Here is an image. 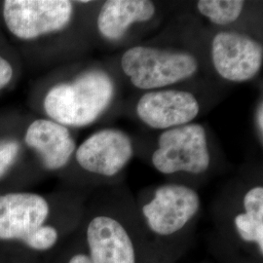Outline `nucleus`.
Returning <instances> with one entry per match:
<instances>
[{"mask_svg":"<svg viewBox=\"0 0 263 263\" xmlns=\"http://www.w3.org/2000/svg\"><path fill=\"white\" fill-rule=\"evenodd\" d=\"M115 95L112 77L103 69H90L68 83L53 87L44 99L51 120L64 126L84 127L110 106Z\"/></svg>","mask_w":263,"mask_h":263,"instance_id":"obj_1","label":"nucleus"},{"mask_svg":"<svg viewBox=\"0 0 263 263\" xmlns=\"http://www.w3.org/2000/svg\"><path fill=\"white\" fill-rule=\"evenodd\" d=\"M121 68L140 90L165 88L188 79L198 71L196 57L181 50L134 46L124 52Z\"/></svg>","mask_w":263,"mask_h":263,"instance_id":"obj_2","label":"nucleus"},{"mask_svg":"<svg viewBox=\"0 0 263 263\" xmlns=\"http://www.w3.org/2000/svg\"><path fill=\"white\" fill-rule=\"evenodd\" d=\"M151 162L160 173L170 175L179 172L199 175L211 164L205 128L198 123L162 132Z\"/></svg>","mask_w":263,"mask_h":263,"instance_id":"obj_3","label":"nucleus"},{"mask_svg":"<svg viewBox=\"0 0 263 263\" xmlns=\"http://www.w3.org/2000/svg\"><path fill=\"white\" fill-rule=\"evenodd\" d=\"M73 5L67 0H8L3 16L10 31L22 39H33L62 30L69 24Z\"/></svg>","mask_w":263,"mask_h":263,"instance_id":"obj_4","label":"nucleus"},{"mask_svg":"<svg viewBox=\"0 0 263 263\" xmlns=\"http://www.w3.org/2000/svg\"><path fill=\"white\" fill-rule=\"evenodd\" d=\"M211 58L217 74L230 82L252 80L261 69L262 44L238 31H219L212 40Z\"/></svg>","mask_w":263,"mask_h":263,"instance_id":"obj_5","label":"nucleus"},{"mask_svg":"<svg viewBox=\"0 0 263 263\" xmlns=\"http://www.w3.org/2000/svg\"><path fill=\"white\" fill-rule=\"evenodd\" d=\"M135 154L131 138L119 129L96 132L77 148L76 161L81 168L97 175L113 177L119 174Z\"/></svg>","mask_w":263,"mask_h":263,"instance_id":"obj_6","label":"nucleus"},{"mask_svg":"<svg viewBox=\"0 0 263 263\" xmlns=\"http://www.w3.org/2000/svg\"><path fill=\"white\" fill-rule=\"evenodd\" d=\"M200 199L192 188L166 184L158 188L155 196L142 207L151 230L159 235H171L184 227L197 214Z\"/></svg>","mask_w":263,"mask_h":263,"instance_id":"obj_7","label":"nucleus"},{"mask_svg":"<svg viewBox=\"0 0 263 263\" xmlns=\"http://www.w3.org/2000/svg\"><path fill=\"white\" fill-rule=\"evenodd\" d=\"M136 111L143 124L165 131L192 123L200 112V104L188 91L154 90L141 96Z\"/></svg>","mask_w":263,"mask_h":263,"instance_id":"obj_8","label":"nucleus"},{"mask_svg":"<svg viewBox=\"0 0 263 263\" xmlns=\"http://www.w3.org/2000/svg\"><path fill=\"white\" fill-rule=\"evenodd\" d=\"M48 215L47 201L37 194L0 195V240L23 242L43 226Z\"/></svg>","mask_w":263,"mask_h":263,"instance_id":"obj_9","label":"nucleus"},{"mask_svg":"<svg viewBox=\"0 0 263 263\" xmlns=\"http://www.w3.org/2000/svg\"><path fill=\"white\" fill-rule=\"evenodd\" d=\"M92 263H136L131 238L120 222L96 216L87 229Z\"/></svg>","mask_w":263,"mask_h":263,"instance_id":"obj_10","label":"nucleus"},{"mask_svg":"<svg viewBox=\"0 0 263 263\" xmlns=\"http://www.w3.org/2000/svg\"><path fill=\"white\" fill-rule=\"evenodd\" d=\"M26 142L37 152L43 166L50 171L65 167L76 148L66 126L48 119H38L29 125Z\"/></svg>","mask_w":263,"mask_h":263,"instance_id":"obj_11","label":"nucleus"},{"mask_svg":"<svg viewBox=\"0 0 263 263\" xmlns=\"http://www.w3.org/2000/svg\"><path fill=\"white\" fill-rule=\"evenodd\" d=\"M155 13L149 0H108L100 10L97 26L104 38L114 41L122 38L133 24L149 22Z\"/></svg>","mask_w":263,"mask_h":263,"instance_id":"obj_12","label":"nucleus"},{"mask_svg":"<svg viewBox=\"0 0 263 263\" xmlns=\"http://www.w3.org/2000/svg\"><path fill=\"white\" fill-rule=\"evenodd\" d=\"M245 213L235 217V226L239 234L246 241H254L263 252V188L250 189L244 201Z\"/></svg>","mask_w":263,"mask_h":263,"instance_id":"obj_13","label":"nucleus"},{"mask_svg":"<svg viewBox=\"0 0 263 263\" xmlns=\"http://www.w3.org/2000/svg\"><path fill=\"white\" fill-rule=\"evenodd\" d=\"M245 2L242 0H199L198 12L216 26L233 24L242 15Z\"/></svg>","mask_w":263,"mask_h":263,"instance_id":"obj_14","label":"nucleus"},{"mask_svg":"<svg viewBox=\"0 0 263 263\" xmlns=\"http://www.w3.org/2000/svg\"><path fill=\"white\" fill-rule=\"evenodd\" d=\"M58 241V232L54 227L42 226L33 233L28 235L23 242L30 249L46 251L51 249Z\"/></svg>","mask_w":263,"mask_h":263,"instance_id":"obj_15","label":"nucleus"},{"mask_svg":"<svg viewBox=\"0 0 263 263\" xmlns=\"http://www.w3.org/2000/svg\"><path fill=\"white\" fill-rule=\"evenodd\" d=\"M19 153L18 142L12 140L0 141V179L13 166Z\"/></svg>","mask_w":263,"mask_h":263,"instance_id":"obj_16","label":"nucleus"},{"mask_svg":"<svg viewBox=\"0 0 263 263\" xmlns=\"http://www.w3.org/2000/svg\"><path fill=\"white\" fill-rule=\"evenodd\" d=\"M13 76V68L9 63L0 57V89L8 84Z\"/></svg>","mask_w":263,"mask_h":263,"instance_id":"obj_17","label":"nucleus"},{"mask_svg":"<svg viewBox=\"0 0 263 263\" xmlns=\"http://www.w3.org/2000/svg\"><path fill=\"white\" fill-rule=\"evenodd\" d=\"M256 124H257V128L258 131H260V136L262 139L263 136V104L260 103L258 108H257V112H256Z\"/></svg>","mask_w":263,"mask_h":263,"instance_id":"obj_18","label":"nucleus"},{"mask_svg":"<svg viewBox=\"0 0 263 263\" xmlns=\"http://www.w3.org/2000/svg\"><path fill=\"white\" fill-rule=\"evenodd\" d=\"M68 263H92L90 257L85 254H76Z\"/></svg>","mask_w":263,"mask_h":263,"instance_id":"obj_19","label":"nucleus"}]
</instances>
